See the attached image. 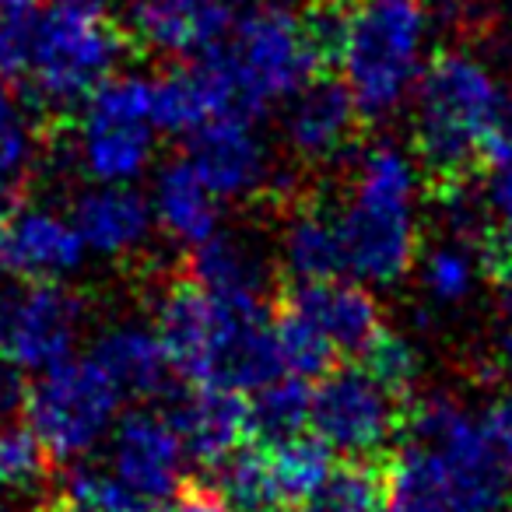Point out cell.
Here are the masks:
<instances>
[{"instance_id": "3", "label": "cell", "mask_w": 512, "mask_h": 512, "mask_svg": "<svg viewBox=\"0 0 512 512\" xmlns=\"http://www.w3.org/2000/svg\"><path fill=\"white\" fill-rule=\"evenodd\" d=\"M411 200L414 172L397 144L365 151L355 193L337 218L348 271L376 285H397L411 271L418 256Z\"/></svg>"}, {"instance_id": "35", "label": "cell", "mask_w": 512, "mask_h": 512, "mask_svg": "<svg viewBox=\"0 0 512 512\" xmlns=\"http://www.w3.org/2000/svg\"><path fill=\"white\" fill-rule=\"evenodd\" d=\"M25 379H22V372H18V365H11V362H0V418L4 414H11L15 407H22V400H25Z\"/></svg>"}, {"instance_id": "29", "label": "cell", "mask_w": 512, "mask_h": 512, "mask_svg": "<svg viewBox=\"0 0 512 512\" xmlns=\"http://www.w3.org/2000/svg\"><path fill=\"white\" fill-rule=\"evenodd\" d=\"M358 369H362L372 383L383 386L397 404L407 407L414 400V383H418L421 365L411 344L400 334H393V330L379 327L376 334L369 337V344L358 351Z\"/></svg>"}, {"instance_id": "26", "label": "cell", "mask_w": 512, "mask_h": 512, "mask_svg": "<svg viewBox=\"0 0 512 512\" xmlns=\"http://www.w3.org/2000/svg\"><path fill=\"white\" fill-rule=\"evenodd\" d=\"M32 155H36V134L25 116L22 95L8 81H0V211L22 204Z\"/></svg>"}, {"instance_id": "32", "label": "cell", "mask_w": 512, "mask_h": 512, "mask_svg": "<svg viewBox=\"0 0 512 512\" xmlns=\"http://www.w3.org/2000/svg\"><path fill=\"white\" fill-rule=\"evenodd\" d=\"M491 211H495V225L512 235V130L502 137L491 162Z\"/></svg>"}, {"instance_id": "24", "label": "cell", "mask_w": 512, "mask_h": 512, "mask_svg": "<svg viewBox=\"0 0 512 512\" xmlns=\"http://www.w3.org/2000/svg\"><path fill=\"white\" fill-rule=\"evenodd\" d=\"M285 256L299 281H327L341 278V271H348L337 218H330L323 207L313 204L295 211L285 235Z\"/></svg>"}, {"instance_id": "18", "label": "cell", "mask_w": 512, "mask_h": 512, "mask_svg": "<svg viewBox=\"0 0 512 512\" xmlns=\"http://www.w3.org/2000/svg\"><path fill=\"white\" fill-rule=\"evenodd\" d=\"M278 295L285 306H292L295 313H302L309 323L327 334V341L337 348V355H358L369 344V337L376 334L379 323V306L365 288L344 285L337 278L327 281H299V285H278Z\"/></svg>"}, {"instance_id": "21", "label": "cell", "mask_w": 512, "mask_h": 512, "mask_svg": "<svg viewBox=\"0 0 512 512\" xmlns=\"http://www.w3.org/2000/svg\"><path fill=\"white\" fill-rule=\"evenodd\" d=\"M92 362L113 379L120 397H158L172 383V365L162 341L141 327H113L99 337Z\"/></svg>"}, {"instance_id": "38", "label": "cell", "mask_w": 512, "mask_h": 512, "mask_svg": "<svg viewBox=\"0 0 512 512\" xmlns=\"http://www.w3.org/2000/svg\"><path fill=\"white\" fill-rule=\"evenodd\" d=\"M60 8H78V11H106V0H53Z\"/></svg>"}, {"instance_id": "36", "label": "cell", "mask_w": 512, "mask_h": 512, "mask_svg": "<svg viewBox=\"0 0 512 512\" xmlns=\"http://www.w3.org/2000/svg\"><path fill=\"white\" fill-rule=\"evenodd\" d=\"M18 295H22V288H15V285L0 288V358H4V348H8L11 323H15V309H18Z\"/></svg>"}, {"instance_id": "34", "label": "cell", "mask_w": 512, "mask_h": 512, "mask_svg": "<svg viewBox=\"0 0 512 512\" xmlns=\"http://www.w3.org/2000/svg\"><path fill=\"white\" fill-rule=\"evenodd\" d=\"M176 512H232V509H228L225 495H221L214 484L193 477V481H179Z\"/></svg>"}, {"instance_id": "19", "label": "cell", "mask_w": 512, "mask_h": 512, "mask_svg": "<svg viewBox=\"0 0 512 512\" xmlns=\"http://www.w3.org/2000/svg\"><path fill=\"white\" fill-rule=\"evenodd\" d=\"M197 285H204L218 299H274L281 281H274L264 253L249 239L232 232H211L204 242L193 246V260L186 267Z\"/></svg>"}, {"instance_id": "11", "label": "cell", "mask_w": 512, "mask_h": 512, "mask_svg": "<svg viewBox=\"0 0 512 512\" xmlns=\"http://www.w3.org/2000/svg\"><path fill=\"white\" fill-rule=\"evenodd\" d=\"M232 18L228 0H134L123 29L134 50L197 60L228 36Z\"/></svg>"}, {"instance_id": "2", "label": "cell", "mask_w": 512, "mask_h": 512, "mask_svg": "<svg viewBox=\"0 0 512 512\" xmlns=\"http://www.w3.org/2000/svg\"><path fill=\"white\" fill-rule=\"evenodd\" d=\"M130 50L134 39L120 22L106 18V11L53 4L43 15H32L25 71L15 88L18 95H29L36 113L50 116V127H64L67 113L85 106Z\"/></svg>"}, {"instance_id": "14", "label": "cell", "mask_w": 512, "mask_h": 512, "mask_svg": "<svg viewBox=\"0 0 512 512\" xmlns=\"http://www.w3.org/2000/svg\"><path fill=\"white\" fill-rule=\"evenodd\" d=\"M362 113L334 74L306 81L285 113V137L302 162H334L358 144Z\"/></svg>"}, {"instance_id": "5", "label": "cell", "mask_w": 512, "mask_h": 512, "mask_svg": "<svg viewBox=\"0 0 512 512\" xmlns=\"http://www.w3.org/2000/svg\"><path fill=\"white\" fill-rule=\"evenodd\" d=\"M218 53L239 88L249 120L264 113L267 102L288 99L306 81L323 74L299 11L274 0L253 4L246 15L232 18V29L218 43Z\"/></svg>"}, {"instance_id": "30", "label": "cell", "mask_w": 512, "mask_h": 512, "mask_svg": "<svg viewBox=\"0 0 512 512\" xmlns=\"http://www.w3.org/2000/svg\"><path fill=\"white\" fill-rule=\"evenodd\" d=\"M50 453L29 421H4L0 425V488L29 491L50 474Z\"/></svg>"}, {"instance_id": "16", "label": "cell", "mask_w": 512, "mask_h": 512, "mask_svg": "<svg viewBox=\"0 0 512 512\" xmlns=\"http://www.w3.org/2000/svg\"><path fill=\"white\" fill-rule=\"evenodd\" d=\"M186 162L193 165L214 197H246L267 193V155L260 137L249 130V120H207L190 130Z\"/></svg>"}, {"instance_id": "15", "label": "cell", "mask_w": 512, "mask_h": 512, "mask_svg": "<svg viewBox=\"0 0 512 512\" xmlns=\"http://www.w3.org/2000/svg\"><path fill=\"white\" fill-rule=\"evenodd\" d=\"M85 242L67 221L39 207L0 211V267L18 281H57L81 264Z\"/></svg>"}, {"instance_id": "4", "label": "cell", "mask_w": 512, "mask_h": 512, "mask_svg": "<svg viewBox=\"0 0 512 512\" xmlns=\"http://www.w3.org/2000/svg\"><path fill=\"white\" fill-rule=\"evenodd\" d=\"M428 22V0H355L337 67L365 123L393 116L414 92Z\"/></svg>"}, {"instance_id": "12", "label": "cell", "mask_w": 512, "mask_h": 512, "mask_svg": "<svg viewBox=\"0 0 512 512\" xmlns=\"http://www.w3.org/2000/svg\"><path fill=\"white\" fill-rule=\"evenodd\" d=\"M81 313H85L81 295L60 288L57 281H36L22 288L4 362L18 369H50L64 362L78 337Z\"/></svg>"}, {"instance_id": "8", "label": "cell", "mask_w": 512, "mask_h": 512, "mask_svg": "<svg viewBox=\"0 0 512 512\" xmlns=\"http://www.w3.org/2000/svg\"><path fill=\"white\" fill-rule=\"evenodd\" d=\"M81 162L102 183H123L148 165L155 144L151 123V81L137 74L106 78L85 102Z\"/></svg>"}, {"instance_id": "23", "label": "cell", "mask_w": 512, "mask_h": 512, "mask_svg": "<svg viewBox=\"0 0 512 512\" xmlns=\"http://www.w3.org/2000/svg\"><path fill=\"white\" fill-rule=\"evenodd\" d=\"M393 488V449L376 456H348L299 512H383Z\"/></svg>"}, {"instance_id": "33", "label": "cell", "mask_w": 512, "mask_h": 512, "mask_svg": "<svg viewBox=\"0 0 512 512\" xmlns=\"http://www.w3.org/2000/svg\"><path fill=\"white\" fill-rule=\"evenodd\" d=\"M481 432L498 453V460L512 470V397H502L498 404H491V411L484 414Z\"/></svg>"}, {"instance_id": "17", "label": "cell", "mask_w": 512, "mask_h": 512, "mask_svg": "<svg viewBox=\"0 0 512 512\" xmlns=\"http://www.w3.org/2000/svg\"><path fill=\"white\" fill-rule=\"evenodd\" d=\"M179 460H183V449L165 418L134 411L120 421L113 442V467L116 477L137 495L151 502H165L176 495Z\"/></svg>"}, {"instance_id": "31", "label": "cell", "mask_w": 512, "mask_h": 512, "mask_svg": "<svg viewBox=\"0 0 512 512\" xmlns=\"http://www.w3.org/2000/svg\"><path fill=\"white\" fill-rule=\"evenodd\" d=\"M474 260L463 253L460 246H442L428 256L425 264V285L439 302H460L467 299L470 285H474Z\"/></svg>"}, {"instance_id": "28", "label": "cell", "mask_w": 512, "mask_h": 512, "mask_svg": "<svg viewBox=\"0 0 512 512\" xmlns=\"http://www.w3.org/2000/svg\"><path fill=\"white\" fill-rule=\"evenodd\" d=\"M309 404H313V390L309 379L302 376H278L256 390V400L249 404V425H253V439L260 442H278L285 435L302 432L309 421Z\"/></svg>"}, {"instance_id": "22", "label": "cell", "mask_w": 512, "mask_h": 512, "mask_svg": "<svg viewBox=\"0 0 512 512\" xmlns=\"http://www.w3.org/2000/svg\"><path fill=\"white\" fill-rule=\"evenodd\" d=\"M155 218L172 239L197 246L218 228V204L190 162H169L155 179Z\"/></svg>"}, {"instance_id": "27", "label": "cell", "mask_w": 512, "mask_h": 512, "mask_svg": "<svg viewBox=\"0 0 512 512\" xmlns=\"http://www.w3.org/2000/svg\"><path fill=\"white\" fill-rule=\"evenodd\" d=\"M271 327L281 351V362H285V372H292V376L320 379L323 372H330L341 362L337 348L327 341V334L316 323H309L302 313H295L292 306H285L278 295L271 299Z\"/></svg>"}, {"instance_id": "6", "label": "cell", "mask_w": 512, "mask_h": 512, "mask_svg": "<svg viewBox=\"0 0 512 512\" xmlns=\"http://www.w3.org/2000/svg\"><path fill=\"white\" fill-rule=\"evenodd\" d=\"M400 432L435 460L453 512H498L509 502L512 470L456 400L442 393L411 400Z\"/></svg>"}, {"instance_id": "10", "label": "cell", "mask_w": 512, "mask_h": 512, "mask_svg": "<svg viewBox=\"0 0 512 512\" xmlns=\"http://www.w3.org/2000/svg\"><path fill=\"white\" fill-rule=\"evenodd\" d=\"M158 341L183 383H211L221 334V306L190 274H172L155 302Z\"/></svg>"}, {"instance_id": "13", "label": "cell", "mask_w": 512, "mask_h": 512, "mask_svg": "<svg viewBox=\"0 0 512 512\" xmlns=\"http://www.w3.org/2000/svg\"><path fill=\"white\" fill-rule=\"evenodd\" d=\"M169 425L179 439V449L200 467H218L242 442L253 439L249 400L242 397V390L218 383H193L172 404Z\"/></svg>"}, {"instance_id": "37", "label": "cell", "mask_w": 512, "mask_h": 512, "mask_svg": "<svg viewBox=\"0 0 512 512\" xmlns=\"http://www.w3.org/2000/svg\"><path fill=\"white\" fill-rule=\"evenodd\" d=\"M502 369H505V376L512 379V292L502 309Z\"/></svg>"}, {"instance_id": "1", "label": "cell", "mask_w": 512, "mask_h": 512, "mask_svg": "<svg viewBox=\"0 0 512 512\" xmlns=\"http://www.w3.org/2000/svg\"><path fill=\"white\" fill-rule=\"evenodd\" d=\"M512 127L491 71L463 50H439L414 81L411 148L439 200L460 197L488 176Z\"/></svg>"}, {"instance_id": "9", "label": "cell", "mask_w": 512, "mask_h": 512, "mask_svg": "<svg viewBox=\"0 0 512 512\" xmlns=\"http://www.w3.org/2000/svg\"><path fill=\"white\" fill-rule=\"evenodd\" d=\"M309 421L330 449H341L344 456H376L390 453L393 435L404 425V404L358 365H334L313 390Z\"/></svg>"}, {"instance_id": "7", "label": "cell", "mask_w": 512, "mask_h": 512, "mask_svg": "<svg viewBox=\"0 0 512 512\" xmlns=\"http://www.w3.org/2000/svg\"><path fill=\"white\" fill-rule=\"evenodd\" d=\"M120 404L113 379L92 362H57L25 386L22 411L50 460H74L88 453L109 428Z\"/></svg>"}, {"instance_id": "25", "label": "cell", "mask_w": 512, "mask_h": 512, "mask_svg": "<svg viewBox=\"0 0 512 512\" xmlns=\"http://www.w3.org/2000/svg\"><path fill=\"white\" fill-rule=\"evenodd\" d=\"M267 453H271L274 481L288 505H302L306 498H313L337 467L334 449L316 432H295L267 442Z\"/></svg>"}, {"instance_id": "20", "label": "cell", "mask_w": 512, "mask_h": 512, "mask_svg": "<svg viewBox=\"0 0 512 512\" xmlns=\"http://www.w3.org/2000/svg\"><path fill=\"white\" fill-rule=\"evenodd\" d=\"M151 228V207L137 190L123 183H106L88 190L74 204V232L88 249L102 256H123L144 242Z\"/></svg>"}]
</instances>
